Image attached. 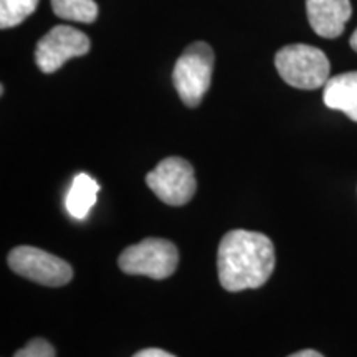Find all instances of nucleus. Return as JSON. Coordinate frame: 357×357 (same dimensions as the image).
I'll return each instance as SVG.
<instances>
[{
	"label": "nucleus",
	"instance_id": "obj_10",
	"mask_svg": "<svg viewBox=\"0 0 357 357\" xmlns=\"http://www.w3.org/2000/svg\"><path fill=\"white\" fill-rule=\"evenodd\" d=\"M100 184L89 174H78L71 182L68 194H66L65 205L66 211L77 220H83L88 217L93 205L96 204Z\"/></svg>",
	"mask_w": 357,
	"mask_h": 357
},
{
	"label": "nucleus",
	"instance_id": "obj_9",
	"mask_svg": "<svg viewBox=\"0 0 357 357\" xmlns=\"http://www.w3.org/2000/svg\"><path fill=\"white\" fill-rule=\"evenodd\" d=\"M323 101L329 109L342 111L357 123V71L329 78L324 84Z\"/></svg>",
	"mask_w": 357,
	"mask_h": 357
},
{
	"label": "nucleus",
	"instance_id": "obj_12",
	"mask_svg": "<svg viewBox=\"0 0 357 357\" xmlns=\"http://www.w3.org/2000/svg\"><path fill=\"white\" fill-rule=\"evenodd\" d=\"M38 0H0V29H12L35 12Z\"/></svg>",
	"mask_w": 357,
	"mask_h": 357
},
{
	"label": "nucleus",
	"instance_id": "obj_6",
	"mask_svg": "<svg viewBox=\"0 0 357 357\" xmlns=\"http://www.w3.org/2000/svg\"><path fill=\"white\" fill-rule=\"evenodd\" d=\"M146 182L159 200L174 207L185 205L197 189L194 167L182 158L160 160L158 167L147 174Z\"/></svg>",
	"mask_w": 357,
	"mask_h": 357
},
{
	"label": "nucleus",
	"instance_id": "obj_1",
	"mask_svg": "<svg viewBox=\"0 0 357 357\" xmlns=\"http://www.w3.org/2000/svg\"><path fill=\"white\" fill-rule=\"evenodd\" d=\"M217 270L227 291L260 288L275 270L273 242L258 231L231 230L218 245Z\"/></svg>",
	"mask_w": 357,
	"mask_h": 357
},
{
	"label": "nucleus",
	"instance_id": "obj_5",
	"mask_svg": "<svg viewBox=\"0 0 357 357\" xmlns=\"http://www.w3.org/2000/svg\"><path fill=\"white\" fill-rule=\"evenodd\" d=\"M8 266L17 275L45 287H63L73 278L70 263L35 247L13 248L8 253Z\"/></svg>",
	"mask_w": 357,
	"mask_h": 357
},
{
	"label": "nucleus",
	"instance_id": "obj_4",
	"mask_svg": "<svg viewBox=\"0 0 357 357\" xmlns=\"http://www.w3.org/2000/svg\"><path fill=\"white\" fill-rule=\"evenodd\" d=\"M178 252L176 245L164 238H146L131 245L119 255L118 265L128 275H144L166 280L176 271Z\"/></svg>",
	"mask_w": 357,
	"mask_h": 357
},
{
	"label": "nucleus",
	"instance_id": "obj_13",
	"mask_svg": "<svg viewBox=\"0 0 357 357\" xmlns=\"http://www.w3.org/2000/svg\"><path fill=\"white\" fill-rule=\"evenodd\" d=\"M13 357H56L55 347L45 339H32L25 347L15 352Z\"/></svg>",
	"mask_w": 357,
	"mask_h": 357
},
{
	"label": "nucleus",
	"instance_id": "obj_7",
	"mask_svg": "<svg viewBox=\"0 0 357 357\" xmlns=\"http://www.w3.org/2000/svg\"><path fill=\"white\" fill-rule=\"evenodd\" d=\"M88 35L70 25H56L35 48V63L43 73H55L71 58L83 56L89 52Z\"/></svg>",
	"mask_w": 357,
	"mask_h": 357
},
{
	"label": "nucleus",
	"instance_id": "obj_14",
	"mask_svg": "<svg viewBox=\"0 0 357 357\" xmlns=\"http://www.w3.org/2000/svg\"><path fill=\"white\" fill-rule=\"evenodd\" d=\"M132 357H176L171 352L158 349V347H149V349H142L139 352H136Z\"/></svg>",
	"mask_w": 357,
	"mask_h": 357
},
{
	"label": "nucleus",
	"instance_id": "obj_2",
	"mask_svg": "<svg viewBox=\"0 0 357 357\" xmlns=\"http://www.w3.org/2000/svg\"><path fill=\"white\" fill-rule=\"evenodd\" d=\"M213 61L212 47L205 42L189 45L176 61L172 82L182 102L189 108H197L211 88Z\"/></svg>",
	"mask_w": 357,
	"mask_h": 357
},
{
	"label": "nucleus",
	"instance_id": "obj_3",
	"mask_svg": "<svg viewBox=\"0 0 357 357\" xmlns=\"http://www.w3.org/2000/svg\"><path fill=\"white\" fill-rule=\"evenodd\" d=\"M275 66L289 86L298 89H318L329 79L328 56L319 48L305 43L283 47L276 53Z\"/></svg>",
	"mask_w": 357,
	"mask_h": 357
},
{
	"label": "nucleus",
	"instance_id": "obj_15",
	"mask_svg": "<svg viewBox=\"0 0 357 357\" xmlns=\"http://www.w3.org/2000/svg\"><path fill=\"white\" fill-rule=\"evenodd\" d=\"M288 357H324L323 354H319L318 351H312V349H305L300 352H294V354L288 356Z\"/></svg>",
	"mask_w": 357,
	"mask_h": 357
},
{
	"label": "nucleus",
	"instance_id": "obj_8",
	"mask_svg": "<svg viewBox=\"0 0 357 357\" xmlns=\"http://www.w3.org/2000/svg\"><path fill=\"white\" fill-rule=\"evenodd\" d=\"M311 29L323 38H337L352 15L351 0H306Z\"/></svg>",
	"mask_w": 357,
	"mask_h": 357
},
{
	"label": "nucleus",
	"instance_id": "obj_16",
	"mask_svg": "<svg viewBox=\"0 0 357 357\" xmlns=\"http://www.w3.org/2000/svg\"><path fill=\"white\" fill-rule=\"evenodd\" d=\"M349 45H351L352 50L357 52V29H356V32L352 33V37H351V40H349Z\"/></svg>",
	"mask_w": 357,
	"mask_h": 357
},
{
	"label": "nucleus",
	"instance_id": "obj_11",
	"mask_svg": "<svg viewBox=\"0 0 357 357\" xmlns=\"http://www.w3.org/2000/svg\"><path fill=\"white\" fill-rule=\"evenodd\" d=\"M52 8L58 19L78 24H93L100 12L95 0H52Z\"/></svg>",
	"mask_w": 357,
	"mask_h": 357
}]
</instances>
